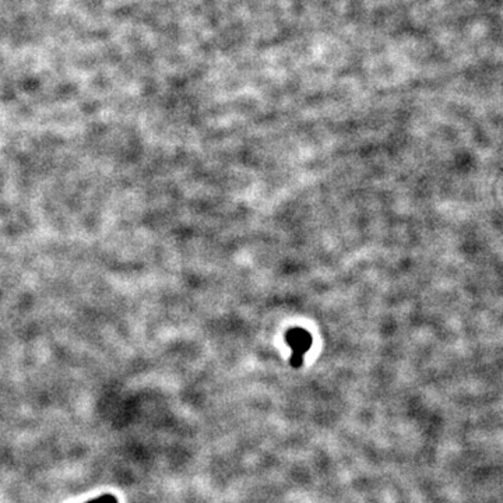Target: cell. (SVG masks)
I'll list each match as a JSON object with an SVG mask.
<instances>
[{
  "mask_svg": "<svg viewBox=\"0 0 503 503\" xmlns=\"http://www.w3.org/2000/svg\"><path fill=\"white\" fill-rule=\"evenodd\" d=\"M85 503H118V500H116V497H113L111 494H105L102 497H98V498L87 501Z\"/></svg>",
  "mask_w": 503,
  "mask_h": 503,
  "instance_id": "obj_2",
  "label": "cell"
},
{
  "mask_svg": "<svg viewBox=\"0 0 503 503\" xmlns=\"http://www.w3.org/2000/svg\"><path fill=\"white\" fill-rule=\"evenodd\" d=\"M287 343L292 350V357L290 364L294 368H299L304 364V357L312 346V337L308 332L301 329H294L287 334Z\"/></svg>",
  "mask_w": 503,
  "mask_h": 503,
  "instance_id": "obj_1",
  "label": "cell"
}]
</instances>
